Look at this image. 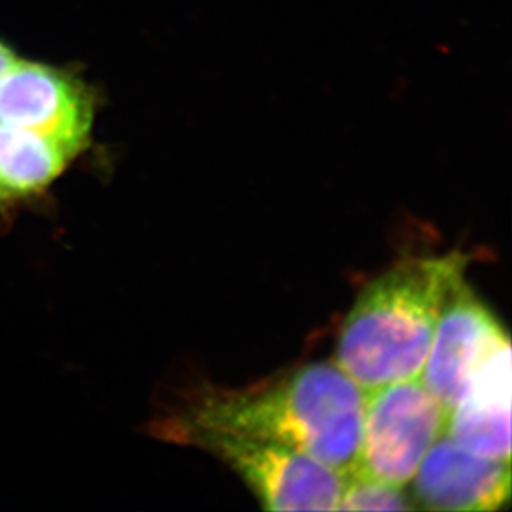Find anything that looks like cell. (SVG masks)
Returning <instances> with one entry per match:
<instances>
[{"mask_svg": "<svg viewBox=\"0 0 512 512\" xmlns=\"http://www.w3.org/2000/svg\"><path fill=\"white\" fill-rule=\"evenodd\" d=\"M83 148L57 136L0 123V203L44 193L82 153Z\"/></svg>", "mask_w": 512, "mask_h": 512, "instance_id": "9c48e42d", "label": "cell"}, {"mask_svg": "<svg viewBox=\"0 0 512 512\" xmlns=\"http://www.w3.org/2000/svg\"><path fill=\"white\" fill-rule=\"evenodd\" d=\"M471 256L408 257L363 287L340 327L335 363L363 393L420 377L446 300Z\"/></svg>", "mask_w": 512, "mask_h": 512, "instance_id": "7a4b0ae2", "label": "cell"}, {"mask_svg": "<svg viewBox=\"0 0 512 512\" xmlns=\"http://www.w3.org/2000/svg\"><path fill=\"white\" fill-rule=\"evenodd\" d=\"M408 486L416 509L498 511L511 498V461L476 455L445 433L426 453Z\"/></svg>", "mask_w": 512, "mask_h": 512, "instance_id": "52a82bcc", "label": "cell"}, {"mask_svg": "<svg viewBox=\"0 0 512 512\" xmlns=\"http://www.w3.org/2000/svg\"><path fill=\"white\" fill-rule=\"evenodd\" d=\"M97 98L68 68L17 58L0 75V123L57 136L80 148L90 143Z\"/></svg>", "mask_w": 512, "mask_h": 512, "instance_id": "5b68a950", "label": "cell"}, {"mask_svg": "<svg viewBox=\"0 0 512 512\" xmlns=\"http://www.w3.org/2000/svg\"><path fill=\"white\" fill-rule=\"evenodd\" d=\"M508 345V332L464 277L446 300L420 378L450 413L471 375Z\"/></svg>", "mask_w": 512, "mask_h": 512, "instance_id": "8992f818", "label": "cell"}, {"mask_svg": "<svg viewBox=\"0 0 512 512\" xmlns=\"http://www.w3.org/2000/svg\"><path fill=\"white\" fill-rule=\"evenodd\" d=\"M178 443L223 461L266 511H337L343 474L304 451L219 431H191Z\"/></svg>", "mask_w": 512, "mask_h": 512, "instance_id": "3957f363", "label": "cell"}, {"mask_svg": "<svg viewBox=\"0 0 512 512\" xmlns=\"http://www.w3.org/2000/svg\"><path fill=\"white\" fill-rule=\"evenodd\" d=\"M406 488L373 478L360 469H348L343 473L342 494L337 511H413Z\"/></svg>", "mask_w": 512, "mask_h": 512, "instance_id": "30bf717a", "label": "cell"}, {"mask_svg": "<svg viewBox=\"0 0 512 512\" xmlns=\"http://www.w3.org/2000/svg\"><path fill=\"white\" fill-rule=\"evenodd\" d=\"M0 211H4V206H2V203H0Z\"/></svg>", "mask_w": 512, "mask_h": 512, "instance_id": "7c38bea8", "label": "cell"}, {"mask_svg": "<svg viewBox=\"0 0 512 512\" xmlns=\"http://www.w3.org/2000/svg\"><path fill=\"white\" fill-rule=\"evenodd\" d=\"M446 435L476 455L511 461V345L471 375L448 413Z\"/></svg>", "mask_w": 512, "mask_h": 512, "instance_id": "ba28073f", "label": "cell"}, {"mask_svg": "<svg viewBox=\"0 0 512 512\" xmlns=\"http://www.w3.org/2000/svg\"><path fill=\"white\" fill-rule=\"evenodd\" d=\"M448 410L420 377L365 392L362 435L353 468L408 488L416 469L446 433Z\"/></svg>", "mask_w": 512, "mask_h": 512, "instance_id": "277c9868", "label": "cell"}, {"mask_svg": "<svg viewBox=\"0 0 512 512\" xmlns=\"http://www.w3.org/2000/svg\"><path fill=\"white\" fill-rule=\"evenodd\" d=\"M365 393L334 362H314L249 387L201 385L156 421L155 433L178 443L191 431L276 441L340 473L357 463Z\"/></svg>", "mask_w": 512, "mask_h": 512, "instance_id": "6da1fadb", "label": "cell"}, {"mask_svg": "<svg viewBox=\"0 0 512 512\" xmlns=\"http://www.w3.org/2000/svg\"><path fill=\"white\" fill-rule=\"evenodd\" d=\"M17 60L14 50L10 49L9 45L0 42V75Z\"/></svg>", "mask_w": 512, "mask_h": 512, "instance_id": "8fae6325", "label": "cell"}]
</instances>
